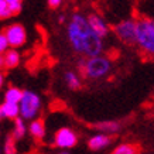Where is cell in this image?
Listing matches in <instances>:
<instances>
[{
    "instance_id": "1",
    "label": "cell",
    "mask_w": 154,
    "mask_h": 154,
    "mask_svg": "<svg viewBox=\"0 0 154 154\" xmlns=\"http://www.w3.org/2000/svg\"><path fill=\"white\" fill-rule=\"evenodd\" d=\"M66 37L76 54L82 57H95L103 52V38L99 37L91 28L86 16L74 13L71 16L66 27Z\"/></svg>"
},
{
    "instance_id": "2",
    "label": "cell",
    "mask_w": 154,
    "mask_h": 154,
    "mask_svg": "<svg viewBox=\"0 0 154 154\" xmlns=\"http://www.w3.org/2000/svg\"><path fill=\"white\" fill-rule=\"evenodd\" d=\"M85 78L92 81H99L106 78L112 71V61L103 54L95 57H82L78 62Z\"/></svg>"
},
{
    "instance_id": "3",
    "label": "cell",
    "mask_w": 154,
    "mask_h": 154,
    "mask_svg": "<svg viewBox=\"0 0 154 154\" xmlns=\"http://www.w3.org/2000/svg\"><path fill=\"white\" fill-rule=\"evenodd\" d=\"M136 45L146 57L154 58V19L136 20Z\"/></svg>"
},
{
    "instance_id": "4",
    "label": "cell",
    "mask_w": 154,
    "mask_h": 154,
    "mask_svg": "<svg viewBox=\"0 0 154 154\" xmlns=\"http://www.w3.org/2000/svg\"><path fill=\"white\" fill-rule=\"evenodd\" d=\"M42 102L41 98L37 94H34L33 91H23L21 99L19 102V116L24 120H33L37 119L41 110Z\"/></svg>"
},
{
    "instance_id": "5",
    "label": "cell",
    "mask_w": 154,
    "mask_h": 154,
    "mask_svg": "<svg viewBox=\"0 0 154 154\" xmlns=\"http://www.w3.org/2000/svg\"><path fill=\"white\" fill-rule=\"evenodd\" d=\"M115 34L123 44L136 45V19L122 20L115 26Z\"/></svg>"
},
{
    "instance_id": "6",
    "label": "cell",
    "mask_w": 154,
    "mask_h": 154,
    "mask_svg": "<svg viewBox=\"0 0 154 154\" xmlns=\"http://www.w3.org/2000/svg\"><path fill=\"white\" fill-rule=\"evenodd\" d=\"M5 35L7 38L9 47L19 48L27 41V31L21 24H11L5 30Z\"/></svg>"
},
{
    "instance_id": "7",
    "label": "cell",
    "mask_w": 154,
    "mask_h": 154,
    "mask_svg": "<svg viewBox=\"0 0 154 154\" xmlns=\"http://www.w3.org/2000/svg\"><path fill=\"white\" fill-rule=\"evenodd\" d=\"M78 143V136L69 127H62L54 136V144L60 149H72Z\"/></svg>"
},
{
    "instance_id": "8",
    "label": "cell",
    "mask_w": 154,
    "mask_h": 154,
    "mask_svg": "<svg viewBox=\"0 0 154 154\" xmlns=\"http://www.w3.org/2000/svg\"><path fill=\"white\" fill-rule=\"evenodd\" d=\"M86 19H88V23H89V26H91V28L98 34L99 37H102L103 40H105V38L107 37L109 31H110L109 23L98 13H91L89 16H86Z\"/></svg>"
},
{
    "instance_id": "9",
    "label": "cell",
    "mask_w": 154,
    "mask_h": 154,
    "mask_svg": "<svg viewBox=\"0 0 154 154\" xmlns=\"http://www.w3.org/2000/svg\"><path fill=\"white\" fill-rule=\"evenodd\" d=\"M110 143H112L110 136H109V134H105V133H98V134L92 136V137H91V139L88 140L89 149H91V150H95V151L106 149V147L110 144Z\"/></svg>"
},
{
    "instance_id": "10",
    "label": "cell",
    "mask_w": 154,
    "mask_h": 154,
    "mask_svg": "<svg viewBox=\"0 0 154 154\" xmlns=\"http://www.w3.org/2000/svg\"><path fill=\"white\" fill-rule=\"evenodd\" d=\"M19 64H20V52L16 48H9L3 54V66L11 69V68H16Z\"/></svg>"
},
{
    "instance_id": "11",
    "label": "cell",
    "mask_w": 154,
    "mask_h": 154,
    "mask_svg": "<svg viewBox=\"0 0 154 154\" xmlns=\"http://www.w3.org/2000/svg\"><path fill=\"white\" fill-rule=\"evenodd\" d=\"M28 131H30V134L33 136L34 139H37V140L44 139V136H45L44 122L40 120V119H33L31 123H30V126H28Z\"/></svg>"
},
{
    "instance_id": "12",
    "label": "cell",
    "mask_w": 154,
    "mask_h": 154,
    "mask_svg": "<svg viewBox=\"0 0 154 154\" xmlns=\"http://www.w3.org/2000/svg\"><path fill=\"white\" fill-rule=\"evenodd\" d=\"M0 110H2V117H6V119H16L20 115L19 103L3 102L0 105Z\"/></svg>"
},
{
    "instance_id": "13",
    "label": "cell",
    "mask_w": 154,
    "mask_h": 154,
    "mask_svg": "<svg viewBox=\"0 0 154 154\" xmlns=\"http://www.w3.org/2000/svg\"><path fill=\"white\" fill-rule=\"evenodd\" d=\"M64 81H65L66 86H68L69 89H72V91L79 89L81 85H82L79 75L76 74V72H74V71H68V72H65V74H64Z\"/></svg>"
},
{
    "instance_id": "14",
    "label": "cell",
    "mask_w": 154,
    "mask_h": 154,
    "mask_svg": "<svg viewBox=\"0 0 154 154\" xmlns=\"http://www.w3.org/2000/svg\"><path fill=\"white\" fill-rule=\"evenodd\" d=\"M96 127L100 129L102 133H105V134H115V133H117V131L120 130V123L115 120H107V122H102V123L96 125Z\"/></svg>"
},
{
    "instance_id": "15",
    "label": "cell",
    "mask_w": 154,
    "mask_h": 154,
    "mask_svg": "<svg viewBox=\"0 0 154 154\" xmlns=\"http://www.w3.org/2000/svg\"><path fill=\"white\" fill-rule=\"evenodd\" d=\"M26 131H27V127H26V123H24V119L21 117H16L14 119V129H13V137L14 140H19V139H23L24 134H26Z\"/></svg>"
},
{
    "instance_id": "16",
    "label": "cell",
    "mask_w": 154,
    "mask_h": 154,
    "mask_svg": "<svg viewBox=\"0 0 154 154\" xmlns=\"http://www.w3.org/2000/svg\"><path fill=\"white\" fill-rule=\"evenodd\" d=\"M21 95H23V91L16 86H10L5 94V102H11V103H19L20 99H21Z\"/></svg>"
},
{
    "instance_id": "17",
    "label": "cell",
    "mask_w": 154,
    "mask_h": 154,
    "mask_svg": "<svg viewBox=\"0 0 154 154\" xmlns=\"http://www.w3.org/2000/svg\"><path fill=\"white\" fill-rule=\"evenodd\" d=\"M139 150H137V146L130 144V143H123V144H119L116 149L113 150L112 154H137Z\"/></svg>"
},
{
    "instance_id": "18",
    "label": "cell",
    "mask_w": 154,
    "mask_h": 154,
    "mask_svg": "<svg viewBox=\"0 0 154 154\" xmlns=\"http://www.w3.org/2000/svg\"><path fill=\"white\" fill-rule=\"evenodd\" d=\"M5 153L6 154H17V149H16V140H14L11 136H10L9 139L6 140Z\"/></svg>"
},
{
    "instance_id": "19",
    "label": "cell",
    "mask_w": 154,
    "mask_h": 154,
    "mask_svg": "<svg viewBox=\"0 0 154 154\" xmlns=\"http://www.w3.org/2000/svg\"><path fill=\"white\" fill-rule=\"evenodd\" d=\"M10 16V10H9V5L6 0H0V19H9Z\"/></svg>"
},
{
    "instance_id": "20",
    "label": "cell",
    "mask_w": 154,
    "mask_h": 154,
    "mask_svg": "<svg viewBox=\"0 0 154 154\" xmlns=\"http://www.w3.org/2000/svg\"><path fill=\"white\" fill-rule=\"evenodd\" d=\"M9 48H10L9 42H7V38H6L5 33H0V55H3Z\"/></svg>"
},
{
    "instance_id": "21",
    "label": "cell",
    "mask_w": 154,
    "mask_h": 154,
    "mask_svg": "<svg viewBox=\"0 0 154 154\" xmlns=\"http://www.w3.org/2000/svg\"><path fill=\"white\" fill-rule=\"evenodd\" d=\"M9 5V10L11 16H16L21 11V2H17V3H7Z\"/></svg>"
},
{
    "instance_id": "22",
    "label": "cell",
    "mask_w": 154,
    "mask_h": 154,
    "mask_svg": "<svg viewBox=\"0 0 154 154\" xmlns=\"http://www.w3.org/2000/svg\"><path fill=\"white\" fill-rule=\"evenodd\" d=\"M62 5V0H48V6L52 7V9H57Z\"/></svg>"
},
{
    "instance_id": "23",
    "label": "cell",
    "mask_w": 154,
    "mask_h": 154,
    "mask_svg": "<svg viewBox=\"0 0 154 154\" xmlns=\"http://www.w3.org/2000/svg\"><path fill=\"white\" fill-rule=\"evenodd\" d=\"M65 20H66V17L64 16V14H61L60 17H58V23H60V24H64V23H65Z\"/></svg>"
},
{
    "instance_id": "24",
    "label": "cell",
    "mask_w": 154,
    "mask_h": 154,
    "mask_svg": "<svg viewBox=\"0 0 154 154\" xmlns=\"http://www.w3.org/2000/svg\"><path fill=\"white\" fill-rule=\"evenodd\" d=\"M3 84H5V76H3V74L0 72V89H2V86H3Z\"/></svg>"
},
{
    "instance_id": "25",
    "label": "cell",
    "mask_w": 154,
    "mask_h": 154,
    "mask_svg": "<svg viewBox=\"0 0 154 154\" xmlns=\"http://www.w3.org/2000/svg\"><path fill=\"white\" fill-rule=\"evenodd\" d=\"M7 3H17V2H21V0H6Z\"/></svg>"
},
{
    "instance_id": "26",
    "label": "cell",
    "mask_w": 154,
    "mask_h": 154,
    "mask_svg": "<svg viewBox=\"0 0 154 154\" xmlns=\"http://www.w3.org/2000/svg\"><path fill=\"white\" fill-rule=\"evenodd\" d=\"M0 68H3V55H0Z\"/></svg>"
},
{
    "instance_id": "27",
    "label": "cell",
    "mask_w": 154,
    "mask_h": 154,
    "mask_svg": "<svg viewBox=\"0 0 154 154\" xmlns=\"http://www.w3.org/2000/svg\"><path fill=\"white\" fill-rule=\"evenodd\" d=\"M60 154H69L68 151H62V153H60Z\"/></svg>"
},
{
    "instance_id": "28",
    "label": "cell",
    "mask_w": 154,
    "mask_h": 154,
    "mask_svg": "<svg viewBox=\"0 0 154 154\" xmlns=\"http://www.w3.org/2000/svg\"><path fill=\"white\" fill-rule=\"evenodd\" d=\"M0 119H3V117H2V110H0Z\"/></svg>"
},
{
    "instance_id": "29",
    "label": "cell",
    "mask_w": 154,
    "mask_h": 154,
    "mask_svg": "<svg viewBox=\"0 0 154 154\" xmlns=\"http://www.w3.org/2000/svg\"><path fill=\"white\" fill-rule=\"evenodd\" d=\"M137 154H139V153H137Z\"/></svg>"
}]
</instances>
